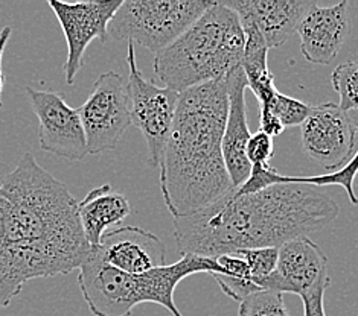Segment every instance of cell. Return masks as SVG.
<instances>
[{"mask_svg": "<svg viewBox=\"0 0 358 316\" xmlns=\"http://www.w3.org/2000/svg\"><path fill=\"white\" fill-rule=\"evenodd\" d=\"M89 253L78 201L27 152L0 181V310L28 281L80 269Z\"/></svg>", "mask_w": 358, "mask_h": 316, "instance_id": "6da1fadb", "label": "cell"}, {"mask_svg": "<svg viewBox=\"0 0 358 316\" xmlns=\"http://www.w3.org/2000/svg\"><path fill=\"white\" fill-rule=\"evenodd\" d=\"M338 216V206L310 184H276L250 195L235 190L194 215L173 218L180 254L215 259L241 250L279 248L322 232Z\"/></svg>", "mask_w": 358, "mask_h": 316, "instance_id": "7a4b0ae2", "label": "cell"}, {"mask_svg": "<svg viewBox=\"0 0 358 316\" xmlns=\"http://www.w3.org/2000/svg\"><path fill=\"white\" fill-rule=\"evenodd\" d=\"M227 110V80L178 95L159 165L162 196L173 218L194 215L235 190L223 157Z\"/></svg>", "mask_w": 358, "mask_h": 316, "instance_id": "3957f363", "label": "cell"}, {"mask_svg": "<svg viewBox=\"0 0 358 316\" xmlns=\"http://www.w3.org/2000/svg\"><path fill=\"white\" fill-rule=\"evenodd\" d=\"M245 36L235 11L215 2L173 45L155 57V73L165 87L183 93L226 80L244 57Z\"/></svg>", "mask_w": 358, "mask_h": 316, "instance_id": "277c9868", "label": "cell"}, {"mask_svg": "<svg viewBox=\"0 0 358 316\" xmlns=\"http://www.w3.org/2000/svg\"><path fill=\"white\" fill-rule=\"evenodd\" d=\"M200 272L223 274V268L215 259L183 254L173 264L129 276L108 266L90 248L87 259L80 266L78 286L95 316H131L134 307L145 303L165 307L173 316H183L174 303L176 287L186 277Z\"/></svg>", "mask_w": 358, "mask_h": 316, "instance_id": "5b68a950", "label": "cell"}, {"mask_svg": "<svg viewBox=\"0 0 358 316\" xmlns=\"http://www.w3.org/2000/svg\"><path fill=\"white\" fill-rule=\"evenodd\" d=\"M215 2L125 0L108 24L113 40H129L159 54L189 29Z\"/></svg>", "mask_w": 358, "mask_h": 316, "instance_id": "8992f818", "label": "cell"}, {"mask_svg": "<svg viewBox=\"0 0 358 316\" xmlns=\"http://www.w3.org/2000/svg\"><path fill=\"white\" fill-rule=\"evenodd\" d=\"M127 63L130 72L127 82L130 121L147 142L150 166L156 167L160 165L162 153L173 130L180 93L168 87H159L155 82L143 78L136 63L134 43H129L127 47Z\"/></svg>", "mask_w": 358, "mask_h": 316, "instance_id": "52a82bcc", "label": "cell"}, {"mask_svg": "<svg viewBox=\"0 0 358 316\" xmlns=\"http://www.w3.org/2000/svg\"><path fill=\"white\" fill-rule=\"evenodd\" d=\"M78 113L86 133L89 156L113 151L131 125L129 91L122 76L116 72L101 73Z\"/></svg>", "mask_w": 358, "mask_h": 316, "instance_id": "ba28073f", "label": "cell"}, {"mask_svg": "<svg viewBox=\"0 0 358 316\" xmlns=\"http://www.w3.org/2000/svg\"><path fill=\"white\" fill-rule=\"evenodd\" d=\"M302 148L314 163L328 174L343 169L358 149V122L338 104L311 107L308 117L301 125Z\"/></svg>", "mask_w": 358, "mask_h": 316, "instance_id": "9c48e42d", "label": "cell"}, {"mask_svg": "<svg viewBox=\"0 0 358 316\" xmlns=\"http://www.w3.org/2000/svg\"><path fill=\"white\" fill-rule=\"evenodd\" d=\"M27 93L38 119L40 149L71 163L86 158L87 140L78 108H72L55 91L27 87Z\"/></svg>", "mask_w": 358, "mask_h": 316, "instance_id": "30bf717a", "label": "cell"}, {"mask_svg": "<svg viewBox=\"0 0 358 316\" xmlns=\"http://www.w3.org/2000/svg\"><path fill=\"white\" fill-rule=\"evenodd\" d=\"M62 27L66 43L67 58L63 72L67 85H73L76 73L83 67V58L93 40L106 41L108 24L112 22L122 0H98V2H73L48 0Z\"/></svg>", "mask_w": 358, "mask_h": 316, "instance_id": "8fae6325", "label": "cell"}, {"mask_svg": "<svg viewBox=\"0 0 358 316\" xmlns=\"http://www.w3.org/2000/svg\"><path fill=\"white\" fill-rule=\"evenodd\" d=\"M276 269L262 281V290L306 296L329 286L328 259L310 237H299L278 248Z\"/></svg>", "mask_w": 358, "mask_h": 316, "instance_id": "7c38bea8", "label": "cell"}, {"mask_svg": "<svg viewBox=\"0 0 358 316\" xmlns=\"http://www.w3.org/2000/svg\"><path fill=\"white\" fill-rule=\"evenodd\" d=\"M92 250L108 266L129 276L165 266L166 260L164 242L151 232L131 225L110 230L102 236L101 245Z\"/></svg>", "mask_w": 358, "mask_h": 316, "instance_id": "4fadbf2b", "label": "cell"}, {"mask_svg": "<svg viewBox=\"0 0 358 316\" xmlns=\"http://www.w3.org/2000/svg\"><path fill=\"white\" fill-rule=\"evenodd\" d=\"M221 3L235 11L241 23H252L268 49L282 46L317 5L313 0H229Z\"/></svg>", "mask_w": 358, "mask_h": 316, "instance_id": "5bb4252c", "label": "cell"}, {"mask_svg": "<svg viewBox=\"0 0 358 316\" xmlns=\"http://www.w3.org/2000/svg\"><path fill=\"white\" fill-rule=\"evenodd\" d=\"M349 32L351 17L346 0L332 6L315 5L297 28L301 52L306 61L328 66L342 50Z\"/></svg>", "mask_w": 358, "mask_h": 316, "instance_id": "9a60e30c", "label": "cell"}, {"mask_svg": "<svg viewBox=\"0 0 358 316\" xmlns=\"http://www.w3.org/2000/svg\"><path fill=\"white\" fill-rule=\"evenodd\" d=\"M229 110L223 134V157L227 174L235 189L243 186L250 176L252 165L247 160L245 148L250 140L249 125H247L245 90L247 78L243 67L229 73L227 76Z\"/></svg>", "mask_w": 358, "mask_h": 316, "instance_id": "2e32d148", "label": "cell"}, {"mask_svg": "<svg viewBox=\"0 0 358 316\" xmlns=\"http://www.w3.org/2000/svg\"><path fill=\"white\" fill-rule=\"evenodd\" d=\"M131 207L122 193L115 192L110 184H102L78 202V216L90 248L101 245L102 236L130 215Z\"/></svg>", "mask_w": 358, "mask_h": 316, "instance_id": "e0dca14e", "label": "cell"}, {"mask_svg": "<svg viewBox=\"0 0 358 316\" xmlns=\"http://www.w3.org/2000/svg\"><path fill=\"white\" fill-rule=\"evenodd\" d=\"M358 174V149L352 160L343 167L332 174H323V175H313V176H288V175H279L278 184H287V183H296V184H310L315 187H327V186H338L348 193V198L354 206H358V198L354 190V181Z\"/></svg>", "mask_w": 358, "mask_h": 316, "instance_id": "ac0fdd59", "label": "cell"}, {"mask_svg": "<svg viewBox=\"0 0 358 316\" xmlns=\"http://www.w3.org/2000/svg\"><path fill=\"white\" fill-rule=\"evenodd\" d=\"M331 82L340 98L338 107L348 113L358 110V61L337 66L332 72Z\"/></svg>", "mask_w": 358, "mask_h": 316, "instance_id": "d6986e66", "label": "cell"}, {"mask_svg": "<svg viewBox=\"0 0 358 316\" xmlns=\"http://www.w3.org/2000/svg\"><path fill=\"white\" fill-rule=\"evenodd\" d=\"M238 316H289L284 294L276 290H259L240 303Z\"/></svg>", "mask_w": 358, "mask_h": 316, "instance_id": "ffe728a7", "label": "cell"}, {"mask_svg": "<svg viewBox=\"0 0 358 316\" xmlns=\"http://www.w3.org/2000/svg\"><path fill=\"white\" fill-rule=\"evenodd\" d=\"M236 253H240L245 259L253 283L261 289L262 281L276 269L279 254L278 248H257V250H241Z\"/></svg>", "mask_w": 358, "mask_h": 316, "instance_id": "44dd1931", "label": "cell"}, {"mask_svg": "<svg viewBox=\"0 0 358 316\" xmlns=\"http://www.w3.org/2000/svg\"><path fill=\"white\" fill-rule=\"evenodd\" d=\"M278 178L279 172L270 165H253L250 176L247 178L243 186L235 189V192L238 195H250L266 190L268 187L278 184Z\"/></svg>", "mask_w": 358, "mask_h": 316, "instance_id": "7402d4cb", "label": "cell"}, {"mask_svg": "<svg viewBox=\"0 0 358 316\" xmlns=\"http://www.w3.org/2000/svg\"><path fill=\"white\" fill-rule=\"evenodd\" d=\"M247 160L250 165H270V158L275 153V146H273V137L268 134L262 133L261 130L250 135V140L245 148Z\"/></svg>", "mask_w": 358, "mask_h": 316, "instance_id": "603a6c76", "label": "cell"}, {"mask_svg": "<svg viewBox=\"0 0 358 316\" xmlns=\"http://www.w3.org/2000/svg\"><path fill=\"white\" fill-rule=\"evenodd\" d=\"M323 298H325V290H317L301 298L303 303V316H327Z\"/></svg>", "mask_w": 358, "mask_h": 316, "instance_id": "cb8c5ba5", "label": "cell"}, {"mask_svg": "<svg viewBox=\"0 0 358 316\" xmlns=\"http://www.w3.org/2000/svg\"><path fill=\"white\" fill-rule=\"evenodd\" d=\"M13 29L11 27H5L0 31V108H2V93H3V85H5V75H3V54H5V47L8 45V40L11 38Z\"/></svg>", "mask_w": 358, "mask_h": 316, "instance_id": "d4e9b609", "label": "cell"}]
</instances>
